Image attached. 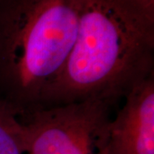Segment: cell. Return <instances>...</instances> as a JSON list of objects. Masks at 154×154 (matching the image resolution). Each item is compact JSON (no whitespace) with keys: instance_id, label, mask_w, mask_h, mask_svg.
I'll return each mask as SVG.
<instances>
[{"instance_id":"obj_1","label":"cell","mask_w":154,"mask_h":154,"mask_svg":"<svg viewBox=\"0 0 154 154\" xmlns=\"http://www.w3.org/2000/svg\"><path fill=\"white\" fill-rule=\"evenodd\" d=\"M154 75V15L135 0H79L76 38L44 108L88 99L114 105Z\"/></svg>"},{"instance_id":"obj_2","label":"cell","mask_w":154,"mask_h":154,"mask_svg":"<svg viewBox=\"0 0 154 154\" xmlns=\"http://www.w3.org/2000/svg\"><path fill=\"white\" fill-rule=\"evenodd\" d=\"M79 0H0V99L19 117L44 108L74 46Z\"/></svg>"},{"instance_id":"obj_3","label":"cell","mask_w":154,"mask_h":154,"mask_svg":"<svg viewBox=\"0 0 154 154\" xmlns=\"http://www.w3.org/2000/svg\"><path fill=\"white\" fill-rule=\"evenodd\" d=\"M111 106L88 99L27 116L28 154H106Z\"/></svg>"},{"instance_id":"obj_4","label":"cell","mask_w":154,"mask_h":154,"mask_svg":"<svg viewBox=\"0 0 154 154\" xmlns=\"http://www.w3.org/2000/svg\"><path fill=\"white\" fill-rule=\"evenodd\" d=\"M124 99L110 121L106 154H154V75Z\"/></svg>"},{"instance_id":"obj_5","label":"cell","mask_w":154,"mask_h":154,"mask_svg":"<svg viewBox=\"0 0 154 154\" xmlns=\"http://www.w3.org/2000/svg\"><path fill=\"white\" fill-rule=\"evenodd\" d=\"M0 154H28L27 133L17 112L0 99Z\"/></svg>"},{"instance_id":"obj_6","label":"cell","mask_w":154,"mask_h":154,"mask_svg":"<svg viewBox=\"0 0 154 154\" xmlns=\"http://www.w3.org/2000/svg\"><path fill=\"white\" fill-rule=\"evenodd\" d=\"M151 15H154V0H135Z\"/></svg>"}]
</instances>
